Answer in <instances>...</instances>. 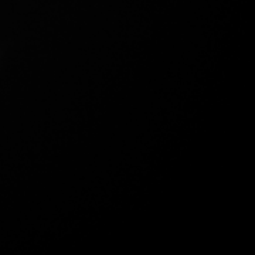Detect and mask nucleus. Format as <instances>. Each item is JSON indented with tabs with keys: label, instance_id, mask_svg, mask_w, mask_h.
Here are the masks:
<instances>
[]
</instances>
